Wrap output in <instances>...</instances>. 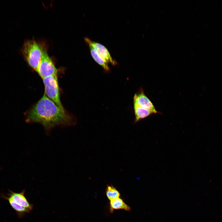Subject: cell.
<instances>
[{"instance_id":"7","label":"cell","mask_w":222,"mask_h":222,"mask_svg":"<svg viewBox=\"0 0 222 222\" xmlns=\"http://www.w3.org/2000/svg\"><path fill=\"white\" fill-rule=\"evenodd\" d=\"M9 191L7 195L10 197L16 203L30 211L32 209L33 205L29 203L25 197L24 190L19 193L14 192L10 190Z\"/></svg>"},{"instance_id":"6","label":"cell","mask_w":222,"mask_h":222,"mask_svg":"<svg viewBox=\"0 0 222 222\" xmlns=\"http://www.w3.org/2000/svg\"><path fill=\"white\" fill-rule=\"evenodd\" d=\"M134 104L152 111L154 114L158 113L152 102L145 95L142 88L139 89L133 98Z\"/></svg>"},{"instance_id":"8","label":"cell","mask_w":222,"mask_h":222,"mask_svg":"<svg viewBox=\"0 0 222 222\" xmlns=\"http://www.w3.org/2000/svg\"><path fill=\"white\" fill-rule=\"evenodd\" d=\"M135 116L134 122H137L140 120L146 118L154 113L152 111L144 108L136 104H134Z\"/></svg>"},{"instance_id":"3","label":"cell","mask_w":222,"mask_h":222,"mask_svg":"<svg viewBox=\"0 0 222 222\" xmlns=\"http://www.w3.org/2000/svg\"><path fill=\"white\" fill-rule=\"evenodd\" d=\"M45 94L58 106L64 109L61 102L57 75L50 76L43 79Z\"/></svg>"},{"instance_id":"9","label":"cell","mask_w":222,"mask_h":222,"mask_svg":"<svg viewBox=\"0 0 222 222\" xmlns=\"http://www.w3.org/2000/svg\"><path fill=\"white\" fill-rule=\"evenodd\" d=\"M115 209H123L126 211H129L130 210V208L121 199L118 198L110 201V212L112 213L113 210Z\"/></svg>"},{"instance_id":"11","label":"cell","mask_w":222,"mask_h":222,"mask_svg":"<svg viewBox=\"0 0 222 222\" xmlns=\"http://www.w3.org/2000/svg\"><path fill=\"white\" fill-rule=\"evenodd\" d=\"M89 47L91 55L94 60L105 71H109V68L108 63L100 56L94 49L90 47Z\"/></svg>"},{"instance_id":"2","label":"cell","mask_w":222,"mask_h":222,"mask_svg":"<svg viewBox=\"0 0 222 222\" xmlns=\"http://www.w3.org/2000/svg\"><path fill=\"white\" fill-rule=\"evenodd\" d=\"M43 47L35 41H26L23 46V55L29 65L36 72L39 66L43 53Z\"/></svg>"},{"instance_id":"4","label":"cell","mask_w":222,"mask_h":222,"mask_svg":"<svg viewBox=\"0 0 222 222\" xmlns=\"http://www.w3.org/2000/svg\"><path fill=\"white\" fill-rule=\"evenodd\" d=\"M37 72L43 79L57 74V69L48 56L46 50L44 48Z\"/></svg>"},{"instance_id":"12","label":"cell","mask_w":222,"mask_h":222,"mask_svg":"<svg viewBox=\"0 0 222 222\" xmlns=\"http://www.w3.org/2000/svg\"><path fill=\"white\" fill-rule=\"evenodd\" d=\"M107 197L110 201L119 198L120 193L116 188L112 186L107 185L106 190Z\"/></svg>"},{"instance_id":"10","label":"cell","mask_w":222,"mask_h":222,"mask_svg":"<svg viewBox=\"0 0 222 222\" xmlns=\"http://www.w3.org/2000/svg\"><path fill=\"white\" fill-rule=\"evenodd\" d=\"M2 197L7 200L12 208L15 210L19 217H23L26 213L29 212L28 209L16 203L10 196L2 195Z\"/></svg>"},{"instance_id":"5","label":"cell","mask_w":222,"mask_h":222,"mask_svg":"<svg viewBox=\"0 0 222 222\" xmlns=\"http://www.w3.org/2000/svg\"><path fill=\"white\" fill-rule=\"evenodd\" d=\"M84 39L88 46L94 49L100 56L108 64L110 63L113 65L117 64V62L112 58L108 50L104 46L87 37Z\"/></svg>"},{"instance_id":"1","label":"cell","mask_w":222,"mask_h":222,"mask_svg":"<svg viewBox=\"0 0 222 222\" xmlns=\"http://www.w3.org/2000/svg\"><path fill=\"white\" fill-rule=\"evenodd\" d=\"M25 114L27 123L40 124L47 131L57 126L71 125L75 122L64 109L60 108L45 93Z\"/></svg>"}]
</instances>
